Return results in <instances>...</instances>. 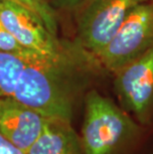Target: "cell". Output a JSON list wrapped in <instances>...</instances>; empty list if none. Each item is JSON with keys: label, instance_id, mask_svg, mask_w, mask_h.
I'll use <instances>...</instances> for the list:
<instances>
[{"label": "cell", "instance_id": "7", "mask_svg": "<svg viewBox=\"0 0 153 154\" xmlns=\"http://www.w3.org/2000/svg\"><path fill=\"white\" fill-rule=\"evenodd\" d=\"M48 117L10 97H0V133L27 154Z\"/></svg>", "mask_w": 153, "mask_h": 154}, {"label": "cell", "instance_id": "2", "mask_svg": "<svg viewBox=\"0 0 153 154\" xmlns=\"http://www.w3.org/2000/svg\"><path fill=\"white\" fill-rule=\"evenodd\" d=\"M84 116L81 131L83 154H153L148 128L96 90L84 99Z\"/></svg>", "mask_w": 153, "mask_h": 154}, {"label": "cell", "instance_id": "10", "mask_svg": "<svg viewBox=\"0 0 153 154\" xmlns=\"http://www.w3.org/2000/svg\"><path fill=\"white\" fill-rule=\"evenodd\" d=\"M0 52H8V53L15 54H27L31 53L32 51H29L27 49L22 47L0 23Z\"/></svg>", "mask_w": 153, "mask_h": 154}, {"label": "cell", "instance_id": "6", "mask_svg": "<svg viewBox=\"0 0 153 154\" xmlns=\"http://www.w3.org/2000/svg\"><path fill=\"white\" fill-rule=\"evenodd\" d=\"M0 23L22 47L50 58L67 53L44 22L29 9L8 1H0Z\"/></svg>", "mask_w": 153, "mask_h": 154}, {"label": "cell", "instance_id": "9", "mask_svg": "<svg viewBox=\"0 0 153 154\" xmlns=\"http://www.w3.org/2000/svg\"><path fill=\"white\" fill-rule=\"evenodd\" d=\"M0 1L12 2L29 9L44 22L52 34L57 36L58 27L56 14L47 0H0Z\"/></svg>", "mask_w": 153, "mask_h": 154}, {"label": "cell", "instance_id": "8", "mask_svg": "<svg viewBox=\"0 0 153 154\" xmlns=\"http://www.w3.org/2000/svg\"><path fill=\"white\" fill-rule=\"evenodd\" d=\"M27 154H83L80 135L71 121L48 119L43 132Z\"/></svg>", "mask_w": 153, "mask_h": 154}, {"label": "cell", "instance_id": "12", "mask_svg": "<svg viewBox=\"0 0 153 154\" xmlns=\"http://www.w3.org/2000/svg\"><path fill=\"white\" fill-rule=\"evenodd\" d=\"M61 3L65 6H69V7H73V6L78 5L82 0H60Z\"/></svg>", "mask_w": 153, "mask_h": 154}, {"label": "cell", "instance_id": "11", "mask_svg": "<svg viewBox=\"0 0 153 154\" xmlns=\"http://www.w3.org/2000/svg\"><path fill=\"white\" fill-rule=\"evenodd\" d=\"M0 154H26L14 143L0 133Z\"/></svg>", "mask_w": 153, "mask_h": 154}, {"label": "cell", "instance_id": "4", "mask_svg": "<svg viewBox=\"0 0 153 154\" xmlns=\"http://www.w3.org/2000/svg\"><path fill=\"white\" fill-rule=\"evenodd\" d=\"M147 0H90L79 20L81 48L99 55L128 15Z\"/></svg>", "mask_w": 153, "mask_h": 154}, {"label": "cell", "instance_id": "3", "mask_svg": "<svg viewBox=\"0 0 153 154\" xmlns=\"http://www.w3.org/2000/svg\"><path fill=\"white\" fill-rule=\"evenodd\" d=\"M152 48L153 3L145 2L130 13L96 58L115 74Z\"/></svg>", "mask_w": 153, "mask_h": 154}, {"label": "cell", "instance_id": "1", "mask_svg": "<svg viewBox=\"0 0 153 154\" xmlns=\"http://www.w3.org/2000/svg\"><path fill=\"white\" fill-rule=\"evenodd\" d=\"M69 55L50 58L34 52H0V97H10L48 119L72 122L78 101L90 91V76Z\"/></svg>", "mask_w": 153, "mask_h": 154}, {"label": "cell", "instance_id": "5", "mask_svg": "<svg viewBox=\"0 0 153 154\" xmlns=\"http://www.w3.org/2000/svg\"><path fill=\"white\" fill-rule=\"evenodd\" d=\"M115 90L126 112L147 128L153 125V48L116 72Z\"/></svg>", "mask_w": 153, "mask_h": 154}]
</instances>
